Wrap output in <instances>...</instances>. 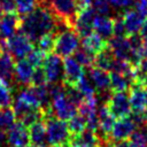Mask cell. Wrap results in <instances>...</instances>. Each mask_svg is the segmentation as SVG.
I'll list each match as a JSON object with an SVG mask.
<instances>
[{
	"label": "cell",
	"mask_w": 147,
	"mask_h": 147,
	"mask_svg": "<svg viewBox=\"0 0 147 147\" xmlns=\"http://www.w3.org/2000/svg\"><path fill=\"white\" fill-rule=\"evenodd\" d=\"M79 36L72 28H64L56 32L53 52L61 57H69L79 48Z\"/></svg>",
	"instance_id": "3"
},
{
	"label": "cell",
	"mask_w": 147,
	"mask_h": 147,
	"mask_svg": "<svg viewBox=\"0 0 147 147\" xmlns=\"http://www.w3.org/2000/svg\"><path fill=\"white\" fill-rule=\"evenodd\" d=\"M45 84H47V80H46V76H45V71H44L42 67L34 68V72H33V76H32L31 85L40 86V85H45Z\"/></svg>",
	"instance_id": "35"
},
{
	"label": "cell",
	"mask_w": 147,
	"mask_h": 147,
	"mask_svg": "<svg viewBox=\"0 0 147 147\" xmlns=\"http://www.w3.org/2000/svg\"><path fill=\"white\" fill-rule=\"evenodd\" d=\"M14 95L11 86L0 79V108H9L13 105Z\"/></svg>",
	"instance_id": "26"
},
{
	"label": "cell",
	"mask_w": 147,
	"mask_h": 147,
	"mask_svg": "<svg viewBox=\"0 0 147 147\" xmlns=\"http://www.w3.org/2000/svg\"><path fill=\"white\" fill-rule=\"evenodd\" d=\"M45 127H46V137L48 146L55 145H67L70 141L71 132L68 127L67 122L59 119L51 114H47L44 117Z\"/></svg>",
	"instance_id": "2"
},
{
	"label": "cell",
	"mask_w": 147,
	"mask_h": 147,
	"mask_svg": "<svg viewBox=\"0 0 147 147\" xmlns=\"http://www.w3.org/2000/svg\"><path fill=\"white\" fill-rule=\"evenodd\" d=\"M55 37H56V32H52V33H47V34L42 36L37 41V46H38L37 48H39L40 51H42L46 54L52 53L53 49H54Z\"/></svg>",
	"instance_id": "31"
},
{
	"label": "cell",
	"mask_w": 147,
	"mask_h": 147,
	"mask_svg": "<svg viewBox=\"0 0 147 147\" xmlns=\"http://www.w3.org/2000/svg\"><path fill=\"white\" fill-rule=\"evenodd\" d=\"M88 78L91 79L96 93L106 94L110 91V76L107 70H102L93 65L90 68Z\"/></svg>",
	"instance_id": "17"
},
{
	"label": "cell",
	"mask_w": 147,
	"mask_h": 147,
	"mask_svg": "<svg viewBox=\"0 0 147 147\" xmlns=\"http://www.w3.org/2000/svg\"><path fill=\"white\" fill-rule=\"evenodd\" d=\"M46 53H44L42 51H40L39 48H33L29 55L25 57L34 68H38V67H42V63L45 61V57H46Z\"/></svg>",
	"instance_id": "33"
},
{
	"label": "cell",
	"mask_w": 147,
	"mask_h": 147,
	"mask_svg": "<svg viewBox=\"0 0 147 147\" xmlns=\"http://www.w3.org/2000/svg\"><path fill=\"white\" fill-rule=\"evenodd\" d=\"M67 124L71 134H78L86 129V119L80 114H76L74 117H71L67 122Z\"/></svg>",
	"instance_id": "30"
},
{
	"label": "cell",
	"mask_w": 147,
	"mask_h": 147,
	"mask_svg": "<svg viewBox=\"0 0 147 147\" xmlns=\"http://www.w3.org/2000/svg\"><path fill=\"white\" fill-rule=\"evenodd\" d=\"M139 34L142 38V40H147V17H146V20H145V22L142 24V28H141Z\"/></svg>",
	"instance_id": "41"
},
{
	"label": "cell",
	"mask_w": 147,
	"mask_h": 147,
	"mask_svg": "<svg viewBox=\"0 0 147 147\" xmlns=\"http://www.w3.org/2000/svg\"><path fill=\"white\" fill-rule=\"evenodd\" d=\"M85 75L84 67L80 65L74 56L64 57L63 60V80L62 83L68 86H76L77 83Z\"/></svg>",
	"instance_id": "11"
},
{
	"label": "cell",
	"mask_w": 147,
	"mask_h": 147,
	"mask_svg": "<svg viewBox=\"0 0 147 147\" xmlns=\"http://www.w3.org/2000/svg\"><path fill=\"white\" fill-rule=\"evenodd\" d=\"M42 69L48 84H56L63 80V60L57 54H47L42 63Z\"/></svg>",
	"instance_id": "7"
},
{
	"label": "cell",
	"mask_w": 147,
	"mask_h": 147,
	"mask_svg": "<svg viewBox=\"0 0 147 147\" xmlns=\"http://www.w3.org/2000/svg\"><path fill=\"white\" fill-rule=\"evenodd\" d=\"M2 40H5V39H2V37H1V34H0V42H1Z\"/></svg>",
	"instance_id": "48"
},
{
	"label": "cell",
	"mask_w": 147,
	"mask_h": 147,
	"mask_svg": "<svg viewBox=\"0 0 147 147\" xmlns=\"http://www.w3.org/2000/svg\"><path fill=\"white\" fill-rule=\"evenodd\" d=\"M137 127H138L137 123L134 122L132 116L118 118L115 122L114 127H113V130H111V132L109 134L108 144L126 141L130 138V136L136 131Z\"/></svg>",
	"instance_id": "8"
},
{
	"label": "cell",
	"mask_w": 147,
	"mask_h": 147,
	"mask_svg": "<svg viewBox=\"0 0 147 147\" xmlns=\"http://www.w3.org/2000/svg\"><path fill=\"white\" fill-rule=\"evenodd\" d=\"M82 48H84L85 51H87L88 53H91L92 55H96L99 54L100 52H102L105 48H107L108 46V41L102 39L99 34H96L95 32L93 33H90L88 36L84 37L82 42Z\"/></svg>",
	"instance_id": "20"
},
{
	"label": "cell",
	"mask_w": 147,
	"mask_h": 147,
	"mask_svg": "<svg viewBox=\"0 0 147 147\" xmlns=\"http://www.w3.org/2000/svg\"><path fill=\"white\" fill-rule=\"evenodd\" d=\"M122 20L126 30L127 36L139 34L146 16L141 14L138 9H126L122 15Z\"/></svg>",
	"instance_id": "13"
},
{
	"label": "cell",
	"mask_w": 147,
	"mask_h": 147,
	"mask_svg": "<svg viewBox=\"0 0 147 147\" xmlns=\"http://www.w3.org/2000/svg\"><path fill=\"white\" fill-rule=\"evenodd\" d=\"M129 99L133 114H146L147 111L146 83H133L129 90Z\"/></svg>",
	"instance_id": "9"
},
{
	"label": "cell",
	"mask_w": 147,
	"mask_h": 147,
	"mask_svg": "<svg viewBox=\"0 0 147 147\" xmlns=\"http://www.w3.org/2000/svg\"><path fill=\"white\" fill-rule=\"evenodd\" d=\"M93 31L102 39L109 40L114 37V18L103 15H96L93 21Z\"/></svg>",
	"instance_id": "19"
},
{
	"label": "cell",
	"mask_w": 147,
	"mask_h": 147,
	"mask_svg": "<svg viewBox=\"0 0 147 147\" xmlns=\"http://www.w3.org/2000/svg\"><path fill=\"white\" fill-rule=\"evenodd\" d=\"M51 147H70V145L69 144H67V145H55V146H51Z\"/></svg>",
	"instance_id": "44"
},
{
	"label": "cell",
	"mask_w": 147,
	"mask_h": 147,
	"mask_svg": "<svg viewBox=\"0 0 147 147\" xmlns=\"http://www.w3.org/2000/svg\"><path fill=\"white\" fill-rule=\"evenodd\" d=\"M136 9H138L141 14L147 17V0H136Z\"/></svg>",
	"instance_id": "39"
},
{
	"label": "cell",
	"mask_w": 147,
	"mask_h": 147,
	"mask_svg": "<svg viewBox=\"0 0 147 147\" xmlns=\"http://www.w3.org/2000/svg\"><path fill=\"white\" fill-rule=\"evenodd\" d=\"M0 48L2 52L9 53L14 59L22 60L25 59L29 53L34 48L33 42L22 32L15 33L8 39H5L0 42Z\"/></svg>",
	"instance_id": "4"
},
{
	"label": "cell",
	"mask_w": 147,
	"mask_h": 147,
	"mask_svg": "<svg viewBox=\"0 0 147 147\" xmlns=\"http://www.w3.org/2000/svg\"><path fill=\"white\" fill-rule=\"evenodd\" d=\"M109 76H110V91L111 92H126L127 90H130L131 85L133 84L129 77L119 72L110 71Z\"/></svg>",
	"instance_id": "23"
},
{
	"label": "cell",
	"mask_w": 147,
	"mask_h": 147,
	"mask_svg": "<svg viewBox=\"0 0 147 147\" xmlns=\"http://www.w3.org/2000/svg\"><path fill=\"white\" fill-rule=\"evenodd\" d=\"M109 147H129V145L126 141H119V142L109 144Z\"/></svg>",
	"instance_id": "43"
},
{
	"label": "cell",
	"mask_w": 147,
	"mask_h": 147,
	"mask_svg": "<svg viewBox=\"0 0 147 147\" xmlns=\"http://www.w3.org/2000/svg\"><path fill=\"white\" fill-rule=\"evenodd\" d=\"M6 141L9 147H22L30 142L29 127L16 121L6 132Z\"/></svg>",
	"instance_id": "12"
},
{
	"label": "cell",
	"mask_w": 147,
	"mask_h": 147,
	"mask_svg": "<svg viewBox=\"0 0 147 147\" xmlns=\"http://www.w3.org/2000/svg\"><path fill=\"white\" fill-rule=\"evenodd\" d=\"M92 8L96 13V15H103L108 16L110 13V3L108 0H93L92 1Z\"/></svg>",
	"instance_id": "34"
},
{
	"label": "cell",
	"mask_w": 147,
	"mask_h": 147,
	"mask_svg": "<svg viewBox=\"0 0 147 147\" xmlns=\"http://www.w3.org/2000/svg\"><path fill=\"white\" fill-rule=\"evenodd\" d=\"M74 59L84 68H91L94 65V55H92L82 47L74 53Z\"/></svg>",
	"instance_id": "32"
},
{
	"label": "cell",
	"mask_w": 147,
	"mask_h": 147,
	"mask_svg": "<svg viewBox=\"0 0 147 147\" xmlns=\"http://www.w3.org/2000/svg\"><path fill=\"white\" fill-rule=\"evenodd\" d=\"M22 147H39V146H36V145H33V144H28V145L22 146Z\"/></svg>",
	"instance_id": "46"
},
{
	"label": "cell",
	"mask_w": 147,
	"mask_h": 147,
	"mask_svg": "<svg viewBox=\"0 0 147 147\" xmlns=\"http://www.w3.org/2000/svg\"><path fill=\"white\" fill-rule=\"evenodd\" d=\"M16 122V116L13 109L0 108V132H7V130Z\"/></svg>",
	"instance_id": "27"
},
{
	"label": "cell",
	"mask_w": 147,
	"mask_h": 147,
	"mask_svg": "<svg viewBox=\"0 0 147 147\" xmlns=\"http://www.w3.org/2000/svg\"><path fill=\"white\" fill-rule=\"evenodd\" d=\"M76 87L78 88V91L82 93V95L84 96V99L86 98H91V96H96V91L91 82V79L88 78V76L84 75L82 77V79L77 83Z\"/></svg>",
	"instance_id": "29"
},
{
	"label": "cell",
	"mask_w": 147,
	"mask_h": 147,
	"mask_svg": "<svg viewBox=\"0 0 147 147\" xmlns=\"http://www.w3.org/2000/svg\"><path fill=\"white\" fill-rule=\"evenodd\" d=\"M33 72L34 67L26 59L17 60L14 69V82L18 86H29L32 83Z\"/></svg>",
	"instance_id": "16"
},
{
	"label": "cell",
	"mask_w": 147,
	"mask_h": 147,
	"mask_svg": "<svg viewBox=\"0 0 147 147\" xmlns=\"http://www.w3.org/2000/svg\"><path fill=\"white\" fill-rule=\"evenodd\" d=\"M48 1H49V0H39V3H41L42 6H46Z\"/></svg>",
	"instance_id": "45"
},
{
	"label": "cell",
	"mask_w": 147,
	"mask_h": 147,
	"mask_svg": "<svg viewBox=\"0 0 147 147\" xmlns=\"http://www.w3.org/2000/svg\"><path fill=\"white\" fill-rule=\"evenodd\" d=\"M126 142L129 147H147V123L138 126Z\"/></svg>",
	"instance_id": "24"
},
{
	"label": "cell",
	"mask_w": 147,
	"mask_h": 147,
	"mask_svg": "<svg viewBox=\"0 0 147 147\" xmlns=\"http://www.w3.org/2000/svg\"><path fill=\"white\" fill-rule=\"evenodd\" d=\"M98 117H99V130H98V132H100L98 134L103 141L108 142V138H109V134H110V132L114 127L116 118L111 115V113L109 111L106 103H103L99 108Z\"/></svg>",
	"instance_id": "18"
},
{
	"label": "cell",
	"mask_w": 147,
	"mask_h": 147,
	"mask_svg": "<svg viewBox=\"0 0 147 147\" xmlns=\"http://www.w3.org/2000/svg\"><path fill=\"white\" fill-rule=\"evenodd\" d=\"M77 1V7H78V11L85 8H88L92 6V1L93 0H76Z\"/></svg>",
	"instance_id": "40"
},
{
	"label": "cell",
	"mask_w": 147,
	"mask_h": 147,
	"mask_svg": "<svg viewBox=\"0 0 147 147\" xmlns=\"http://www.w3.org/2000/svg\"><path fill=\"white\" fill-rule=\"evenodd\" d=\"M114 36L127 37V33H126V30H125V26H124V23H123L121 15L114 18Z\"/></svg>",
	"instance_id": "36"
},
{
	"label": "cell",
	"mask_w": 147,
	"mask_h": 147,
	"mask_svg": "<svg viewBox=\"0 0 147 147\" xmlns=\"http://www.w3.org/2000/svg\"><path fill=\"white\" fill-rule=\"evenodd\" d=\"M39 0H15L16 13L23 17L30 13H32L38 7Z\"/></svg>",
	"instance_id": "28"
},
{
	"label": "cell",
	"mask_w": 147,
	"mask_h": 147,
	"mask_svg": "<svg viewBox=\"0 0 147 147\" xmlns=\"http://www.w3.org/2000/svg\"><path fill=\"white\" fill-rule=\"evenodd\" d=\"M14 57L9 53L3 52L0 56V79L11 85L14 83Z\"/></svg>",
	"instance_id": "21"
},
{
	"label": "cell",
	"mask_w": 147,
	"mask_h": 147,
	"mask_svg": "<svg viewBox=\"0 0 147 147\" xmlns=\"http://www.w3.org/2000/svg\"><path fill=\"white\" fill-rule=\"evenodd\" d=\"M103 141L99 134L92 130L85 129L78 134H71L69 145L70 147H100Z\"/></svg>",
	"instance_id": "14"
},
{
	"label": "cell",
	"mask_w": 147,
	"mask_h": 147,
	"mask_svg": "<svg viewBox=\"0 0 147 147\" xmlns=\"http://www.w3.org/2000/svg\"><path fill=\"white\" fill-rule=\"evenodd\" d=\"M21 26V16L16 11L3 13L0 17V34L2 39H8L17 31Z\"/></svg>",
	"instance_id": "15"
},
{
	"label": "cell",
	"mask_w": 147,
	"mask_h": 147,
	"mask_svg": "<svg viewBox=\"0 0 147 147\" xmlns=\"http://www.w3.org/2000/svg\"><path fill=\"white\" fill-rule=\"evenodd\" d=\"M108 48L113 53L115 59L125 60L132 63L134 67L139 63L138 59L134 55V52L131 47L130 40L127 37H116L114 36L108 40Z\"/></svg>",
	"instance_id": "5"
},
{
	"label": "cell",
	"mask_w": 147,
	"mask_h": 147,
	"mask_svg": "<svg viewBox=\"0 0 147 147\" xmlns=\"http://www.w3.org/2000/svg\"><path fill=\"white\" fill-rule=\"evenodd\" d=\"M96 16V13L94 11V9L91 7L82 9L77 13L72 29L77 32V34L80 38H84L86 36H88L90 33H92L93 31V21Z\"/></svg>",
	"instance_id": "10"
},
{
	"label": "cell",
	"mask_w": 147,
	"mask_h": 147,
	"mask_svg": "<svg viewBox=\"0 0 147 147\" xmlns=\"http://www.w3.org/2000/svg\"><path fill=\"white\" fill-rule=\"evenodd\" d=\"M146 116H147V111H146Z\"/></svg>",
	"instance_id": "50"
},
{
	"label": "cell",
	"mask_w": 147,
	"mask_h": 147,
	"mask_svg": "<svg viewBox=\"0 0 147 147\" xmlns=\"http://www.w3.org/2000/svg\"><path fill=\"white\" fill-rule=\"evenodd\" d=\"M2 14H3V10H2V8H1V6H0V17L2 16Z\"/></svg>",
	"instance_id": "47"
},
{
	"label": "cell",
	"mask_w": 147,
	"mask_h": 147,
	"mask_svg": "<svg viewBox=\"0 0 147 147\" xmlns=\"http://www.w3.org/2000/svg\"><path fill=\"white\" fill-rule=\"evenodd\" d=\"M0 6H1L3 13L16 11V8H15V0H0Z\"/></svg>",
	"instance_id": "38"
},
{
	"label": "cell",
	"mask_w": 147,
	"mask_h": 147,
	"mask_svg": "<svg viewBox=\"0 0 147 147\" xmlns=\"http://www.w3.org/2000/svg\"><path fill=\"white\" fill-rule=\"evenodd\" d=\"M2 53H3V52H2V49L0 48V56H1V54H2Z\"/></svg>",
	"instance_id": "49"
},
{
	"label": "cell",
	"mask_w": 147,
	"mask_h": 147,
	"mask_svg": "<svg viewBox=\"0 0 147 147\" xmlns=\"http://www.w3.org/2000/svg\"><path fill=\"white\" fill-rule=\"evenodd\" d=\"M141 57L147 60V40H142V45H141Z\"/></svg>",
	"instance_id": "42"
},
{
	"label": "cell",
	"mask_w": 147,
	"mask_h": 147,
	"mask_svg": "<svg viewBox=\"0 0 147 147\" xmlns=\"http://www.w3.org/2000/svg\"><path fill=\"white\" fill-rule=\"evenodd\" d=\"M106 105L111 115L117 119L127 117L132 113L129 94L126 92H111Z\"/></svg>",
	"instance_id": "6"
},
{
	"label": "cell",
	"mask_w": 147,
	"mask_h": 147,
	"mask_svg": "<svg viewBox=\"0 0 147 147\" xmlns=\"http://www.w3.org/2000/svg\"><path fill=\"white\" fill-rule=\"evenodd\" d=\"M114 60H115V57L107 46V48H105L102 52H100L99 54H96L94 56V67L108 71V70H110Z\"/></svg>",
	"instance_id": "25"
},
{
	"label": "cell",
	"mask_w": 147,
	"mask_h": 147,
	"mask_svg": "<svg viewBox=\"0 0 147 147\" xmlns=\"http://www.w3.org/2000/svg\"><path fill=\"white\" fill-rule=\"evenodd\" d=\"M61 24L53 13L45 6H38L32 13L21 17L20 30L32 42L38 41L42 36L52 32H57ZM65 26V25H63Z\"/></svg>",
	"instance_id": "1"
},
{
	"label": "cell",
	"mask_w": 147,
	"mask_h": 147,
	"mask_svg": "<svg viewBox=\"0 0 147 147\" xmlns=\"http://www.w3.org/2000/svg\"><path fill=\"white\" fill-rule=\"evenodd\" d=\"M29 136L31 144L39 147H47V137H46V127L44 119H40L29 126Z\"/></svg>",
	"instance_id": "22"
},
{
	"label": "cell",
	"mask_w": 147,
	"mask_h": 147,
	"mask_svg": "<svg viewBox=\"0 0 147 147\" xmlns=\"http://www.w3.org/2000/svg\"><path fill=\"white\" fill-rule=\"evenodd\" d=\"M110 6L116 9H126L129 8L136 0H108Z\"/></svg>",
	"instance_id": "37"
}]
</instances>
